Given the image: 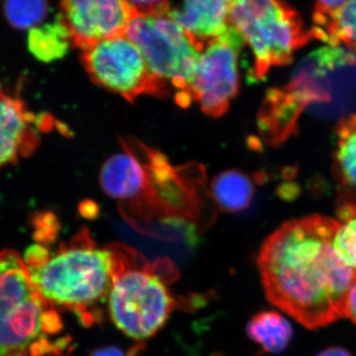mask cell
<instances>
[{"mask_svg":"<svg viewBox=\"0 0 356 356\" xmlns=\"http://www.w3.org/2000/svg\"><path fill=\"white\" fill-rule=\"evenodd\" d=\"M111 286L107 306L112 322L130 339L145 341L158 334L178 301L170 284L177 271L168 259L147 261L129 245L112 243Z\"/></svg>","mask_w":356,"mask_h":356,"instance_id":"obj_4","label":"cell"},{"mask_svg":"<svg viewBox=\"0 0 356 356\" xmlns=\"http://www.w3.org/2000/svg\"><path fill=\"white\" fill-rule=\"evenodd\" d=\"M139 48L147 67L159 81L177 89V102L186 107L187 96L200 51L168 15L137 16L125 33Z\"/></svg>","mask_w":356,"mask_h":356,"instance_id":"obj_7","label":"cell"},{"mask_svg":"<svg viewBox=\"0 0 356 356\" xmlns=\"http://www.w3.org/2000/svg\"><path fill=\"white\" fill-rule=\"evenodd\" d=\"M48 0H4V14L9 24L18 30L32 29L49 13Z\"/></svg>","mask_w":356,"mask_h":356,"instance_id":"obj_19","label":"cell"},{"mask_svg":"<svg viewBox=\"0 0 356 356\" xmlns=\"http://www.w3.org/2000/svg\"><path fill=\"white\" fill-rule=\"evenodd\" d=\"M90 356H127L119 348H113V346H108V348H100L93 351ZM130 356H132L130 355Z\"/></svg>","mask_w":356,"mask_h":356,"instance_id":"obj_25","label":"cell"},{"mask_svg":"<svg viewBox=\"0 0 356 356\" xmlns=\"http://www.w3.org/2000/svg\"><path fill=\"white\" fill-rule=\"evenodd\" d=\"M105 161L100 184L105 193L120 201L122 213L132 216L144 207L149 192V177L138 156L125 149Z\"/></svg>","mask_w":356,"mask_h":356,"instance_id":"obj_11","label":"cell"},{"mask_svg":"<svg viewBox=\"0 0 356 356\" xmlns=\"http://www.w3.org/2000/svg\"><path fill=\"white\" fill-rule=\"evenodd\" d=\"M36 125L37 119L24 102L0 84V168L13 165L36 149Z\"/></svg>","mask_w":356,"mask_h":356,"instance_id":"obj_12","label":"cell"},{"mask_svg":"<svg viewBox=\"0 0 356 356\" xmlns=\"http://www.w3.org/2000/svg\"><path fill=\"white\" fill-rule=\"evenodd\" d=\"M27 44L33 57L49 64L65 57L72 46V41L67 27L58 15L53 22L30 29Z\"/></svg>","mask_w":356,"mask_h":356,"instance_id":"obj_17","label":"cell"},{"mask_svg":"<svg viewBox=\"0 0 356 356\" xmlns=\"http://www.w3.org/2000/svg\"><path fill=\"white\" fill-rule=\"evenodd\" d=\"M339 221L322 215L293 219L275 229L257 257L267 300L307 329L344 318L356 271L334 248Z\"/></svg>","mask_w":356,"mask_h":356,"instance_id":"obj_1","label":"cell"},{"mask_svg":"<svg viewBox=\"0 0 356 356\" xmlns=\"http://www.w3.org/2000/svg\"><path fill=\"white\" fill-rule=\"evenodd\" d=\"M245 44L233 27L208 44L199 56L191 86V102L198 103L204 113L221 117L240 89L238 57Z\"/></svg>","mask_w":356,"mask_h":356,"instance_id":"obj_9","label":"cell"},{"mask_svg":"<svg viewBox=\"0 0 356 356\" xmlns=\"http://www.w3.org/2000/svg\"><path fill=\"white\" fill-rule=\"evenodd\" d=\"M356 108V55L343 47L312 51L281 88L269 89L257 117L268 144L278 145L294 133L304 111L316 117L343 119Z\"/></svg>","mask_w":356,"mask_h":356,"instance_id":"obj_2","label":"cell"},{"mask_svg":"<svg viewBox=\"0 0 356 356\" xmlns=\"http://www.w3.org/2000/svg\"><path fill=\"white\" fill-rule=\"evenodd\" d=\"M344 317L350 318L356 325V282L350 288L343 309Z\"/></svg>","mask_w":356,"mask_h":356,"instance_id":"obj_24","label":"cell"},{"mask_svg":"<svg viewBox=\"0 0 356 356\" xmlns=\"http://www.w3.org/2000/svg\"><path fill=\"white\" fill-rule=\"evenodd\" d=\"M36 235L41 243H49L55 240L58 231V222L55 215L42 213L35 219Z\"/></svg>","mask_w":356,"mask_h":356,"instance_id":"obj_23","label":"cell"},{"mask_svg":"<svg viewBox=\"0 0 356 356\" xmlns=\"http://www.w3.org/2000/svg\"><path fill=\"white\" fill-rule=\"evenodd\" d=\"M24 261L35 286L54 308L76 314L81 324H100L108 300L112 255L83 229L51 252L46 245L28 248Z\"/></svg>","mask_w":356,"mask_h":356,"instance_id":"obj_3","label":"cell"},{"mask_svg":"<svg viewBox=\"0 0 356 356\" xmlns=\"http://www.w3.org/2000/svg\"><path fill=\"white\" fill-rule=\"evenodd\" d=\"M350 0H315V9L313 13V27L312 31L316 32L323 27Z\"/></svg>","mask_w":356,"mask_h":356,"instance_id":"obj_21","label":"cell"},{"mask_svg":"<svg viewBox=\"0 0 356 356\" xmlns=\"http://www.w3.org/2000/svg\"><path fill=\"white\" fill-rule=\"evenodd\" d=\"M168 16L200 53L232 27L229 0H177Z\"/></svg>","mask_w":356,"mask_h":356,"instance_id":"obj_13","label":"cell"},{"mask_svg":"<svg viewBox=\"0 0 356 356\" xmlns=\"http://www.w3.org/2000/svg\"><path fill=\"white\" fill-rule=\"evenodd\" d=\"M314 36L327 46H344L356 55V0L346 2Z\"/></svg>","mask_w":356,"mask_h":356,"instance_id":"obj_18","label":"cell"},{"mask_svg":"<svg viewBox=\"0 0 356 356\" xmlns=\"http://www.w3.org/2000/svg\"><path fill=\"white\" fill-rule=\"evenodd\" d=\"M16 356H32L31 355H29V353H23V355H16Z\"/></svg>","mask_w":356,"mask_h":356,"instance_id":"obj_27","label":"cell"},{"mask_svg":"<svg viewBox=\"0 0 356 356\" xmlns=\"http://www.w3.org/2000/svg\"><path fill=\"white\" fill-rule=\"evenodd\" d=\"M247 334L259 344L262 353H282L287 348L293 337L292 325L287 318L275 311L257 313L248 321Z\"/></svg>","mask_w":356,"mask_h":356,"instance_id":"obj_16","label":"cell"},{"mask_svg":"<svg viewBox=\"0 0 356 356\" xmlns=\"http://www.w3.org/2000/svg\"><path fill=\"white\" fill-rule=\"evenodd\" d=\"M136 16L168 15L172 0H125Z\"/></svg>","mask_w":356,"mask_h":356,"instance_id":"obj_22","label":"cell"},{"mask_svg":"<svg viewBox=\"0 0 356 356\" xmlns=\"http://www.w3.org/2000/svg\"><path fill=\"white\" fill-rule=\"evenodd\" d=\"M211 192L220 209L226 213H238L252 204L254 182L241 170H225L213 178Z\"/></svg>","mask_w":356,"mask_h":356,"instance_id":"obj_15","label":"cell"},{"mask_svg":"<svg viewBox=\"0 0 356 356\" xmlns=\"http://www.w3.org/2000/svg\"><path fill=\"white\" fill-rule=\"evenodd\" d=\"M81 62L91 81L129 102L142 95H168L170 89L152 74L137 46L126 35L83 51Z\"/></svg>","mask_w":356,"mask_h":356,"instance_id":"obj_8","label":"cell"},{"mask_svg":"<svg viewBox=\"0 0 356 356\" xmlns=\"http://www.w3.org/2000/svg\"><path fill=\"white\" fill-rule=\"evenodd\" d=\"M332 175L339 208L356 211V114L339 120L336 129Z\"/></svg>","mask_w":356,"mask_h":356,"instance_id":"obj_14","label":"cell"},{"mask_svg":"<svg viewBox=\"0 0 356 356\" xmlns=\"http://www.w3.org/2000/svg\"><path fill=\"white\" fill-rule=\"evenodd\" d=\"M337 221L334 250L341 261L356 271V211L337 207Z\"/></svg>","mask_w":356,"mask_h":356,"instance_id":"obj_20","label":"cell"},{"mask_svg":"<svg viewBox=\"0 0 356 356\" xmlns=\"http://www.w3.org/2000/svg\"><path fill=\"white\" fill-rule=\"evenodd\" d=\"M229 13L231 24L254 54L257 79L290 64L300 48L316 39L285 0H229Z\"/></svg>","mask_w":356,"mask_h":356,"instance_id":"obj_6","label":"cell"},{"mask_svg":"<svg viewBox=\"0 0 356 356\" xmlns=\"http://www.w3.org/2000/svg\"><path fill=\"white\" fill-rule=\"evenodd\" d=\"M62 330L57 309L35 286L24 259L13 250L0 252V356L62 353L70 341L50 339Z\"/></svg>","mask_w":356,"mask_h":356,"instance_id":"obj_5","label":"cell"},{"mask_svg":"<svg viewBox=\"0 0 356 356\" xmlns=\"http://www.w3.org/2000/svg\"><path fill=\"white\" fill-rule=\"evenodd\" d=\"M317 356H353L350 351L343 348H330L318 353Z\"/></svg>","mask_w":356,"mask_h":356,"instance_id":"obj_26","label":"cell"},{"mask_svg":"<svg viewBox=\"0 0 356 356\" xmlns=\"http://www.w3.org/2000/svg\"><path fill=\"white\" fill-rule=\"evenodd\" d=\"M58 15L72 46L83 51L125 35L131 21L137 17L125 0H62Z\"/></svg>","mask_w":356,"mask_h":356,"instance_id":"obj_10","label":"cell"}]
</instances>
